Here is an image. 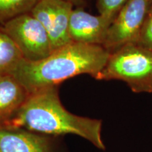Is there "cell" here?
<instances>
[{"mask_svg":"<svg viewBox=\"0 0 152 152\" xmlns=\"http://www.w3.org/2000/svg\"><path fill=\"white\" fill-rule=\"evenodd\" d=\"M151 0H127L108 30L103 47L111 53L129 43H137Z\"/></svg>","mask_w":152,"mask_h":152,"instance_id":"obj_5","label":"cell"},{"mask_svg":"<svg viewBox=\"0 0 152 152\" xmlns=\"http://www.w3.org/2000/svg\"><path fill=\"white\" fill-rule=\"evenodd\" d=\"M151 1H152V0H151Z\"/></svg>","mask_w":152,"mask_h":152,"instance_id":"obj_15","label":"cell"},{"mask_svg":"<svg viewBox=\"0 0 152 152\" xmlns=\"http://www.w3.org/2000/svg\"><path fill=\"white\" fill-rule=\"evenodd\" d=\"M30 95L27 89L13 74L0 75V127L16 115Z\"/></svg>","mask_w":152,"mask_h":152,"instance_id":"obj_9","label":"cell"},{"mask_svg":"<svg viewBox=\"0 0 152 152\" xmlns=\"http://www.w3.org/2000/svg\"><path fill=\"white\" fill-rule=\"evenodd\" d=\"M3 128L23 129L42 135L75 134L99 149L105 150L101 120L75 115L63 106L58 87L30 95L24 105Z\"/></svg>","mask_w":152,"mask_h":152,"instance_id":"obj_1","label":"cell"},{"mask_svg":"<svg viewBox=\"0 0 152 152\" xmlns=\"http://www.w3.org/2000/svg\"><path fill=\"white\" fill-rule=\"evenodd\" d=\"M65 1L71 3L73 6H78V7H80L83 4V0H65Z\"/></svg>","mask_w":152,"mask_h":152,"instance_id":"obj_14","label":"cell"},{"mask_svg":"<svg viewBox=\"0 0 152 152\" xmlns=\"http://www.w3.org/2000/svg\"><path fill=\"white\" fill-rule=\"evenodd\" d=\"M73 7L65 0H39L30 11L47 30L54 51L73 42L69 24Z\"/></svg>","mask_w":152,"mask_h":152,"instance_id":"obj_6","label":"cell"},{"mask_svg":"<svg viewBox=\"0 0 152 152\" xmlns=\"http://www.w3.org/2000/svg\"><path fill=\"white\" fill-rule=\"evenodd\" d=\"M1 26L17 45L25 60L37 61L54 51L47 30L30 12L11 19Z\"/></svg>","mask_w":152,"mask_h":152,"instance_id":"obj_4","label":"cell"},{"mask_svg":"<svg viewBox=\"0 0 152 152\" xmlns=\"http://www.w3.org/2000/svg\"><path fill=\"white\" fill-rule=\"evenodd\" d=\"M97 80L124 82L134 93H152V50L129 43L111 52Z\"/></svg>","mask_w":152,"mask_h":152,"instance_id":"obj_3","label":"cell"},{"mask_svg":"<svg viewBox=\"0 0 152 152\" xmlns=\"http://www.w3.org/2000/svg\"><path fill=\"white\" fill-rule=\"evenodd\" d=\"M39 0H0V25L30 13Z\"/></svg>","mask_w":152,"mask_h":152,"instance_id":"obj_11","label":"cell"},{"mask_svg":"<svg viewBox=\"0 0 152 152\" xmlns=\"http://www.w3.org/2000/svg\"><path fill=\"white\" fill-rule=\"evenodd\" d=\"M110 53L102 45L71 42L37 61L23 59L11 73L30 94L58 87L66 80L87 74L94 79L106 66Z\"/></svg>","mask_w":152,"mask_h":152,"instance_id":"obj_2","label":"cell"},{"mask_svg":"<svg viewBox=\"0 0 152 152\" xmlns=\"http://www.w3.org/2000/svg\"><path fill=\"white\" fill-rule=\"evenodd\" d=\"M127 0H96L99 14L115 19Z\"/></svg>","mask_w":152,"mask_h":152,"instance_id":"obj_12","label":"cell"},{"mask_svg":"<svg viewBox=\"0 0 152 152\" xmlns=\"http://www.w3.org/2000/svg\"><path fill=\"white\" fill-rule=\"evenodd\" d=\"M137 43L152 50V1Z\"/></svg>","mask_w":152,"mask_h":152,"instance_id":"obj_13","label":"cell"},{"mask_svg":"<svg viewBox=\"0 0 152 152\" xmlns=\"http://www.w3.org/2000/svg\"><path fill=\"white\" fill-rule=\"evenodd\" d=\"M113 19L102 15H93L83 7L74 9L69 24V35L73 42L103 46Z\"/></svg>","mask_w":152,"mask_h":152,"instance_id":"obj_7","label":"cell"},{"mask_svg":"<svg viewBox=\"0 0 152 152\" xmlns=\"http://www.w3.org/2000/svg\"><path fill=\"white\" fill-rule=\"evenodd\" d=\"M23 59L17 45L0 25V75L12 73Z\"/></svg>","mask_w":152,"mask_h":152,"instance_id":"obj_10","label":"cell"},{"mask_svg":"<svg viewBox=\"0 0 152 152\" xmlns=\"http://www.w3.org/2000/svg\"><path fill=\"white\" fill-rule=\"evenodd\" d=\"M0 152H52L46 135L23 129L0 127Z\"/></svg>","mask_w":152,"mask_h":152,"instance_id":"obj_8","label":"cell"}]
</instances>
